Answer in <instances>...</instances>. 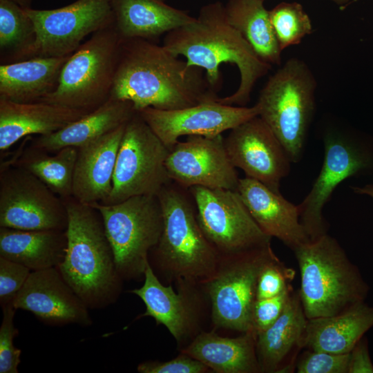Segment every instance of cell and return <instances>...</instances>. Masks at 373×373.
I'll use <instances>...</instances> for the list:
<instances>
[{
    "label": "cell",
    "instance_id": "obj_1",
    "mask_svg": "<svg viewBox=\"0 0 373 373\" xmlns=\"http://www.w3.org/2000/svg\"><path fill=\"white\" fill-rule=\"evenodd\" d=\"M218 97L203 69L154 41L123 39L109 99L129 101L139 111L180 109Z\"/></svg>",
    "mask_w": 373,
    "mask_h": 373
},
{
    "label": "cell",
    "instance_id": "obj_2",
    "mask_svg": "<svg viewBox=\"0 0 373 373\" xmlns=\"http://www.w3.org/2000/svg\"><path fill=\"white\" fill-rule=\"evenodd\" d=\"M162 46L185 57L189 66L203 69L216 92L222 82L220 66H236L240 73L238 87L231 95L217 99L223 104L245 106L258 80L271 68L229 23L220 1L202 6L194 21L166 33Z\"/></svg>",
    "mask_w": 373,
    "mask_h": 373
},
{
    "label": "cell",
    "instance_id": "obj_3",
    "mask_svg": "<svg viewBox=\"0 0 373 373\" xmlns=\"http://www.w3.org/2000/svg\"><path fill=\"white\" fill-rule=\"evenodd\" d=\"M68 225L67 245L57 267L86 305L102 309L114 303L122 290L113 252L99 211L73 197L64 200Z\"/></svg>",
    "mask_w": 373,
    "mask_h": 373
},
{
    "label": "cell",
    "instance_id": "obj_4",
    "mask_svg": "<svg viewBox=\"0 0 373 373\" xmlns=\"http://www.w3.org/2000/svg\"><path fill=\"white\" fill-rule=\"evenodd\" d=\"M164 225L153 250L154 266L176 283L200 284L215 271L220 255L202 232L189 191L171 181L157 194Z\"/></svg>",
    "mask_w": 373,
    "mask_h": 373
},
{
    "label": "cell",
    "instance_id": "obj_5",
    "mask_svg": "<svg viewBox=\"0 0 373 373\" xmlns=\"http://www.w3.org/2000/svg\"><path fill=\"white\" fill-rule=\"evenodd\" d=\"M293 251L300 274L298 293L307 319L336 315L365 301L369 286L335 238L326 233Z\"/></svg>",
    "mask_w": 373,
    "mask_h": 373
},
{
    "label": "cell",
    "instance_id": "obj_6",
    "mask_svg": "<svg viewBox=\"0 0 373 373\" xmlns=\"http://www.w3.org/2000/svg\"><path fill=\"white\" fill-rule=\"evenodd\" d=\"M316 81L309 66L298 58L288 59L260 90L258 116L269 126L291 162L302 157L316 108Z\"/></svg>",
    "mask_w": 373,
    "mask_h": 373
},
{
    "label": "cell",
    "instance_id": "obj_7",
    "mask_svg": "<svg viewBox=\"0 0 373 373\" xmlns=\"http://www.w3.org/2000/svg\"><path fill=\"white\" fill-rule=\"evenodd\" d=\"M123 39L115 23L95 33L64 64L55 90L39 101L89 113L111 95Z\"/></svg>",
    "mask_w": 373,
    "mask_h": 373
},
{
    "label": "cell",
    "instance_id": "obj_8",
    "mask_svg": "<svg viewBox=\"0 0 373 373\" xmlns=\"http://www.w3.org/2000/svg\"><path fill=\"white\" fill-rule=\"evenodd\" d=\"M102 219L122 280L144 278L149 254L161 237L164 220L158 196H132L115 204H91Z\"/></svg>",
    "mask_w": 373,
    "mask_h": 373
},
{
    "label": "cell",
    "instance_id": "obj_9",
    "mask_svg": "<svg viewBox=\"0 0 373 373\" xmlns=\"http://www.w3.org/2000/svg\"><path fill=\"white\" fill-rule=\"evenodd\" d=\"M276 254L271 243L243 252L220 256L213 274L202 284L216 327L242 333L253 330L252 312L259 274Z\"/></svg>",
    "mask_w": 373,
    "mask_h": 373
},
{
    "label": "cell",
    "instance_id": "obj_10",
    "mask_svg": "<svg viewBox=\"0 0 373 373\" xmlns=\"http://www.w3.org/2000/svg\"><path fill=\"white\" fill-rule=\"evenodd\" d=\"M170 149L136 112L126 124L117 153L113 188L105 204L156 195L172 180L166 160Z\"/></svg>",
    "mask_w": 373,
    "mask_h": 373
},
{
    "label": "cell",
    "instance_id": "obj_11",
    "mask_svg": "<svg viewBox=\"0 0 373 373\" xmlns=\"http://www.w3.org/2000/svg\"><path fill=\"white\" fill-rule=\"evenodd\" d=\"M324 160L321 171L303 202L298 205L300 220L310 240L327 233L323 216L335 189L350 177L373 171V146L347 133L328 131L323 135Z\"/></svg>",
    "mask_w": 373,
    "mask_h": 373
},
{
    "label": "cell",
    "instance_id": "obj_12",
    "mask_svg": "<svg viewBox=\"0 0 373 373\" xmlns=\"http://www.w3.org/2000/svg\"><path fill=\"white\" fill-rule=\"evenodd\" d=\"M189 191L200 227L220 256L271 243V238L255 222L237 191L200 186Z\"/></svg>",
    "mask_w": 373,
    "mask_h": 373
},
{
    "label": "cell",
    "instance_id": "obj_13",
    "mask_svg": "<svg viewBox=\"0 0 373 373\" xmlns=\"http://www.w3.org/2000/svg\"><path fill=\"white\" fill-rule=\"evenodd\" d=\"M64 200L25 169L4 166L0 173V227L66 231Z\"/></svg>",
    "mask_w": 373,
    "mask_h": 373
},
{
    "label": "cell",
    "instance_id": "obj_14",
    "mask_svg": "<svg viewBox=\"0 0 373 373\" xmlns=\"http://www.w3.org/2000/svg\"><path fill=\"white\" fill-rule=\"evenodd\" d=\"M25 9L37 35L28 59L69 56L86 36L115 23L111 0H77L55 9Z\"/></svg>",
    "mask_w": 373,
    "mask_h": 373
},
{
    "label": "cell",
    "instance_id": "obj_15",
    "mask_svg": "<svg viewBox=\"0 0 373 373\" xmlns=\"http://www.w3.org/2000/svg\"><path fill=\"white\" fill-rule=\"evenodd\" d=\"M187 137L169 151L166 167L170 179L186 189L200 186L236 191L240 178L222 134Z\"/></svg>",
    "mask_w": 373,
    "mask_h": 373
},
{
    "label": "cell",
    "instance_id": "obj_16",
    "mask_svg": "<svg viewBox=\"0 0 373 373\" xmlns=\"http://www.w3.org/2000/svg\"><path fill=\"white\" fill-rule=\"evenodd\" d=\"M229 158L245 177L262 183L276 193L288 175L291 163L283 146L258 115L230 130L224 139Z\"/></svg>",
    "mask_w": 373,
    "mask_h": 373
},
{
    "label": "cell",
    "instance_id": "obj_17",
    "mask_svg": "<svg viewBox=\"0 0 373 373\" xmlns=\"http://www.w3.org/2000/svg\"><path fill=\"white\" fill-rule=\"evenodd\" d=\"M171 149L184 135L215 136L258 115V108L223 104L216 100L176 110L147 107L137 111Z\"/></svg>",
    "mask_w": 373,
    "mask_h": 373
},
{
    "label": "cell",
    "instance_id": "obj_18",
    "mask_svg": "<svg viewBox=\"0 0 373 373\" xmlns=\"http://www.w3.org/2000/svg\"><path fill=\"white\" fill-rule=\"evenodd\" d=\"M12 305L31 312L50 325L90 326L88 307L64 280L57 267L32 271Z\"/></svg>",
    "mask_w": 373,
    "mask_h": 373
},
{
    "label": "cell",
    "instance_id": "obj_19",
    "mask_svg": "<svg viewBox=\"0 0 373 373\" xmlns=\"http://www.w3.org/2000/svg\"><path fill=\"white\" fill-rule=\"evenodd\" d=\"M144 278V284L140 288L128 291L140 297L146 306V311L139 317H152L157 325L165 326L180 343L197 326V298L194 292L197 285L177 283L176 293L172 286H165L160 282L150 262L145 269Z\"/></svg>",
    "mask_w": 373,
    "mask_h": 373
},
{
    "label": "cell",
    "instance_id": "obj_20",
    "mask_svg": "<svg viewBox=\"0 0 373 373\" xmlns=\"http://www.w3.org/2000/svg\"><path fill=\"white\" fill-rule=\"evenodd\" d=\"M251 216L269 237H275L294 251L310 241L300 220L298 205L256 180L239 179L237 187Z\"/></svg>",
    "mask_w": 373,
    "mask_h": 373
},
{
    "label": "cell",
    "instance_id": "obj_21",
    "mask_svg": "<svg viewBox=\"0 0 373 373\" xmlns=\"http://www.w3.org/2000/svg\"><path fill=\"white\" fill-rule=\"evenodd\" d=\"M125 126L77 147L73 184L76 200L91 204L104 202L109 197Z\"/></svg>",
    "mask_w": 373,
    "mask_h": 373
},
{
    "label": "cell",
    "instance_id": "obj_22",
    "mask_svg": "<svg viewBox=\"0 0 373 373\" xmlns=\"http://www.w3.org/2000/svg\"><path fill=\"white\" fill-rule=\"evenodd\" d=\"M86 113L42 101L19 103L0 99V150L9 149L29 135L55 133Z\"/></svg>",
    "mask_w": 373,
    "mask_h": 373
},
{
    "label": "cell",
    "instance_id": "obj_23",
    "mask_svg": "<svg viewBox=\"0 0 373 373\" xmlns=\"http://www.w3.org/2000/svg\"><path fill=\"white\" fill-rule=\"evenodd\" d=\"M115 26L123 39L153 41L195 20L163 0H111Z\"/></svg>",
    "mask_w": 373,
    "mask_h": 373
},
{
    "label": "cell",
    "instance_id": "obj_24",
    "mask_svg": "<svg viewBox=\"0 0 373 373\" xmlns=\"http://www.w3.org/2000/svg\"><path fill=\"white\" fill-rule=\"evenodd\" d=\"M372 327L373 307L359 302L338 314L307 319L300 345L312 351L349 353Z\"/></svg>",
    "mask_w": 373,
    "mask_h": 373
},
{
    "label": "cell",
    "instance_id": "obj_25",
    "mask_svg": "<svg viewBox=\"0 0 373 373\" xmlns=\"http://www.w3.org/2000/svg\"><path fill=\"white\" fill-rule=\"evenodd\" d=\"M256 340L254 331L245 332L236 338L202 332L180 352L218 373L260 372Z\"/></svg>",
    "mask_w": 373,
    "mask_h": 373
},
{
    "label": "cell",
    "instance_id": "obj_26",
    "mask_svg": "<svg viewBox=\"0 0 373 373\" xmlns=\"http://www.w3.org/2000/svg\"><path fill=\"white\" fill-rule=\"evenodd\" d=\"M69 56L39 57L1 64L0 99L19 103L39 101L57 88Z\"/></svg>",
    "mask_w": 373,
    "mask_h": 373
},
{
    "label": "cell",
    "instance_id": "obj_27",
    "mask_svg": "<svg viewBox=\"0 0 373 373\" xmlns=\"http://www.w3.org/2000/svg\"><path fill=\"white\" fill-rule=\"evenodd\" d=\"M136 112L129 101L108 99L61 129L39 135L32 146L48 153L66 146L79 147L126 124Z\"/></svg>",
    "mask_w": 373,
    "mask_h": 373
},
{
    "label": "cell",
    "instance_id": "obj_28",
    "mask_svg": "<svg viewBox=\"0 0 373 373\" xmlns=\"http://www.w3.org/2000/svg\"><path fill=\"white\" fill-rule=\"evenodd\" d=\"M66 245V231L0 227V256L31 271L57 267L64 260Z\"/></svg>",
    "mask_w": 373,
    "mask_h": 373
},
{
    "label": "cell",
    "instance_id": "obj_29",
    "mask_svg": "<svg viewBox=\"0 0 373 373\" xmlns=\"http://www.w3.org/2000/svg\"><path fill=\"white\" fill-rule=\"evenodd\" d=\"M307 323L299 293H291L278 318L256 334V350L260 372H276L292 348L301 344Z\"/></svg>",
    "mask_w": 373,
    "mask_h": 373
},
{
    "label": "cell",
    "instance_id": "obj_30",
    "mask_svg": "<svg viewBox=\"0 0 373 373\" xmlns=\"http://www.w3.org/2000/svg\"><path fill=\"white\" fill-rule=\"evenodd\" d=\"M224 7L229 23L242 35L260 59L270 65H280L282 50L264 1L228 0Z\"/></svg>",
    "mask_w": 373,
    "mask_h": 373
},
{
    "label": "cell",
    "instance_id": "obj_31",
    "mask_svg": "<svg viewBox=\"0 0 373 373\" xmlns=\"http://www.w3.org/2000/svg\"><path fill=\"white\" fill-rule=\"evenodd\" d=\"M33 148L34 151L24 153L16 165L33 174L62 200L73 197L77 147H64L52 155Z\"/></svg>",
    "mask_w": 373,
    "mask_h": 373
},
{
    "label": "cell",
    "instance_id": "obj_32",
    "mask_svg": "<svg viewBox=\"0 0 373 373\" xmlns=\"http://www.w3.org/2000/svg\"><path fill=\"white\" fill-rule=\"evenodd\" d=\"M37 38L26 9L10 0H0L1 63L27 59Z\"/></svg>",
    "mask_w": 373,
    "mask_h": 373
},
{
    "label": "cell",
    "instance_id": "obj_33",
    "mask_svg": "<svg viewBox=\"0 0 373 373\" xmlns=\"http://www.w3.org/2000/svg\"><path fill=\"white\" fill-rule=\"evenodd\" d=\"M269 18L279 46L284 49L300 44L312 32L310 18L301 4L281 2L269 11Z\"/></svg>",
    "mask_w": 373,
    "mask_h": 373
},
{
    "label": "cell",
    "instance_id": "obj_34",
    "mask_svg": "<svg viewBox=\"0 0 373 373\" xmlns=\"http://www.w3.org/2000/svg\"><path fill=\"white\" fill-rule=\"evenodd\" d=\"M1 307L3 318L0 327V373H17L21 351L14 345V338L19 334V330L14 324L17 309L12 304Z\"/></svg>",
    "mask_w": 373,
    "mask_h": 373
},
{
    "label": "cell",
    "instance_id": "obj_35",
    "mask_svg": "<svg viewBox=\"0 0 373 373\" xmlns=\"http://www.w3.org/2000/svg\"><path fill=\"white\" fill-rule=\"evenodd\" d=\"M294 271L287 268L276 256L262 267L257 282L256 299L276 296L290 287Z\"/></svg>",
    "mask_w": 373,
    "mask_h": 373
},
{
    "label": "cell",
    "instance_id": "obj_36",
    "mask_svg": "<svg viewBox=\"0 0 373 373\" xmlns=\"http://www.w3.org/2000/svg\"><path fill=\"white\" fill-rule=\"evenodd\" d=\"M350 352H308L296 365L298 373H348Z\"/></svg>",
    "mask_w": 373,
    "mask_h": 373
},
{
    "label": "cell",
    "instance_id": "obj_37",
    "mask_svg": "<svg viewBox=\"0 0 373 373\" xmlns=\"http://www.w3.org/2000/svg\"><path fill=\"white\" fill-rule=\"evenodd\" d=\"M32 271L17 262L0 256V304H12Z\"/></svg>",
    "mask_w": 373,
    "mask_h": 373
},
{
    "label": "cell",
    "instance_id": "obj_38",
    "mask_svg": "<svg viewBox=\"0 0 373 373\" xmlns=\"http://www.w3.org/2000/svg\"><path fill=\"white\" fill-rule=\"evenodd\" d=\"M291 294L290 287L276 296L256 300L252 312V326L256 334L268 328L278 318Z\"/></svg>",
    "mask_w": 373,
    "mask_h": 373
},
{
    "label": "cell",
    "instance_id": "obj_39",
    "mask_svg": "<svg viewBox=\"0 0 373 373\" xmlns=\"http://www.w3.org/2000/svg\"><path fill=\"white\" fill-rule=\"evenodd\" d=\"M137 370L140 373H204L210 369L202 362L181 353L169 361L142 363L139 364Z\"/></svg>",
    "mask_w": 373,
    "mask_h": 373
},
{
    "label": "cell",
    "instance_id": "obj_40",
    "mask_svg": "<svg viewBox=\"0 0 373 373\" xmlns=\"http://www.w3.org/2000/svg\"><path fill=\"white\" fill-rule=\"evenodd\" d=\"M348 373H373V363L364 336L350 352Z\"/></svg>",
    "mask_w": 373,
    "mask_h": 373
},
{
    "label": "cell",
    "instance_id": "obj_41",
    "mask_svg": "<svg viewBox=\"0 0 373 373\" xmlns=\"http://www.w3.org/2000/svg\"><path fill=\"white\" fill-rule=\"evenodd\" d=\"M354 193L359 195H365L373 200V183L365 184L361 186H352Z\"/></svg>",
    "mask_w": 373,
    "mask_h": 373
},
{
    "label": "cell",
    "instance_id": "obj_42",
    "mask_svg": "<svg viewBox=\"0 0 373 373\" xmlns=\"http://www.w3.org/2000/svg\"><path fill=\"white\" fill-rule=\"evenodd\" d=\"M10 1L17 3L18 5H19L20 6L24 8H31L30 6L33 1V0H10Z\"/></svg>",
    "mask_w": 373,
    "mask_h": 373
},
{
    "label": "cell",
    "instance_id": "obj_43",
    "mask_svg": "<svg viewBox=\"0 0 373 373\" xmlns=\"http://www.w3.org/2000/svg\"><path fill=\"white\" fill-rule=\"evenodd\" d=\"M329 1H333L338 5H343L350 1V0H329Z\"/></svg>",
    "mask_w": 373,
    "mask_h": 373
},
{
    "label": "cell",
    "instance_id": "obj_44",
    "mask_svg": "<svg viewBox=\"0 0 373 373\" xmlns=\"http://www.w3.org/2000/svg\"><path fill=\"white\" fill-rule=\"evenodd\" d=\"M262 1H265V0H262Z\"/></svg>",
    "mask_w": 373,
    "mask_h": 373
},
{
    "label": "cell",
    "instance_id": "obj_45",
    "mask_svg": "<svg viewBox=\"0 0 373 373\" xmlns=\"http://www.w3.org/2000/svg\"><path fill=\"white\" fill-rule=\"evenodd\" d=\"M163 1H164V0H163Z\"/></svg>",
    "mask_w": 373,
    "mask_h": 373
}]
</instances>
